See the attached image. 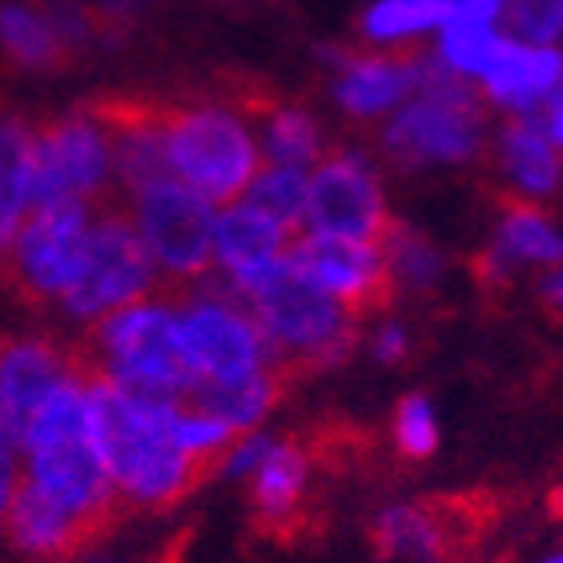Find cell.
Instances as JSON below:
<instances>
[{
	"label": "cell",
	"instance_id": "cell-1",
	"mask_svg": "<svg viewBox=\"0 0 563 563\" xmlns=\"http://www.w3.org/2000/svg\"><path fill=\"white\" fill-rule=\"evenodd\" d=\"M81 375L89 390V411H93L97 451L130 516L133 511H169L222 471V463L177 451V402L133 399L85 358Z\"/></svg>",
	"mask_w": 563,
	"mask_h": 563
},
{
	"label": "cell",
	"instance_id": "cell-2",
	"mask_svg": "<svg viewBox=\"0 0 563 563\" xmlns=\"http://www.w3.org/2000/svg\"><path fill=\"white\" fill-rule=\"evenodd\" d=\"M24 455H29L24 479L45 499L65 507L69 516L93 523L106 536H113L130 519L121 495L113 492L106 463H101V451H97L93 411H89L81 366L36 411L33 431L24 439Z\"/></svg>",
	"mask_w": 563,
	"mask_h": 563
},
{
	"label": "cell",
	"instance_id": "cell-3",
	"mask_svg": "<svg viewBox=\"0 0 563 563\" xmlns=\"http://www.w3.org/2000/svg\"><path fill=\"white\" fill-rule=\"evenodd\" d=\"M238 290L250 298L254 322L271 342L274 363L286 366L294 383L351 358L358 327L342 314V306L322 286H314L302 271H294L286 258Z\"/></svg>",
	"mask_w": 563,
	"mask_h": 563
},
{
	"label": "cell",
	"instance_id": "cell-4",
	"mask_svg": "<svg viewBox=\"0 0 563 563\" xmlns=\"http://www.w3.org/2000/svg\"><path fill=\"white\" fill-rule=\"evenodd\" d=\"M165 157L181 186H189L206 206H238L254 174L262 169V153L246 125L210 101L177 97L165 125Z\"/></svg>",
	"mask_w": 563,
	"mask_h": 563
},
{
	"label": "cell",
	"instance_id": "cell-5",
	"mask_svg": "<svg viewBox=\"0 0 563 563\" xmlns=\"http://www.w3.org/2000/svg\"><path fill=\"white\" fill-rule=\"evenodd\" d=\"M415 93L419 97L383 133V150L399 169H419L427 162H463L479 150L483 101L463 81V73L443 65V57H422Z\"/></svg>",
	"mask_w": 563,
	"mask_h": 563
},
{
	"label": "cell",
	"instance_id": "cell-6",
	"mask_svg": "<svg viewBox=\"0 0 563 563\" xmlns=\"http://www.w3.org/2000/svg\"><path fill=\"white\" fill-rule=\"evenodd\" d=\"M157 282H162V274L141 242L130 201L113 198L89 210L81 271H77L69 290L60 294V306L77 318H101L121 310V306L150 302Z\"/></svg>",
	"mask_w": 563,
	"mask_h": 563
},
{
	"label": "cell",
	"instance_id": "cell-7",
	"mask_svg": "<svg viewBox=\"0 0 563 563\" xmlns=\"http://www.w3.org/2000/svg\"><path fill=\"white\" fill-rule=\"evenodd\" d=\"M85 238H89V206L77 198L24 213L0 266V286L24 310H48L81 271Z\"/></svg>",
	"mask_w": 563,
	"mask_h": 563
},
{
	"label": "cell",
	"instance_id": "cell-8",
	"mask_svg": "<svg viewBox=\"0 0 563 563\" xmlns=\"http://www.w3.org/2000/svg\"><path fill=\"white\" fill-rule=\"evenodd\" d=\"M77 198L89 210L121 198L113 186V153L106 133L73 109L65 118H41L33 125V186L29 210H45L53 201Z\"/></svg>",
	"mask_w": 563,
	"mask_h": 563
},
{
	"label": "cell",
	"instance_id": "cell-9",
	"mask_svg": "<svg viewBox=\"0 0 563 563\" xmlns=\"http://www.w3.org/2000/svg\"><path fill=\"white\" fill-rule=\"evenodd\" d=\"M137 234L165 282L194 286L213 271V213L177 177L153 181L130 198Z\"/></svg>",
	"mask_w": 563,
	"mask_h": 563
},
{
	"label": "cell",
	"instance_id": "cell-10",
	"mask_svg": "<svg viewBox=\"0 0 563 563\" xmlns=\"http://www.w3.org/2000/svg\"><path fill=\"white\" fill-rule=\"evenodd\" d=\"M282 258L290 262L294 271H302L314 286H322L354 327L366 322L371 314H387L399 298V282H395V271H390L383 246H363V242L327 234H302L286 246Z\"/></svg>",
	"mask_w": 563,
	"mask_h": 563
},
{
	"label": "cell",
	"instance_id": "cell-11",
	"mask_svg": "<svg viewBox=\"0 0 563 563\" xmlns=\"http://www.w3.org/2000/svg\"><path fill=\"white\" fill-rule=\"evenodd\" d=\"M306 222L314 225V234L383 246L395 218L383 206L378 181L363 157L330 150L322 153L314 177L306 181Z\"/></svg>",
	"mask_w": 563,
	"mask_h": 563
},
{
	"label": "cell",
	"instance_id": "cell-12",
	"mask_svg": "<svg viewBox=\"0 0 563 563\" xmlns=\"http://www.w3.org/2000/svg\"><path fill=\"white\" fill-rule=\"evenodd\" d=\"M174 322L177 346L186 354L194 383H234V378H246L274 363L266 334L242 310L189 298L186 306L174 310Z\"/></svg>",
	"mask_w": 563,
	"mask_h": 563
},
{
	"label": "cell",
	"instance_id": "cell-13",
	"mask_svg": "<svg viewBox=\"0 0 563 563\" xmlns=\"http://www.w3.org/2000/svg\"><path fill=\"white\" fill-rule=\"evenodd\" d=\"M77 366H81L77 346H65L57 339L0 342V419L16 451H24L36 411L65 378L77 375Z\"/></svg>",
	"mask_w": 563,
	"mask_h": 563
},
{
	"label": "cell",
	"instance_id": "cell-14",
	"mask_svg": "<svg viewBox=\"0 0 563 563\" xmlns=\"http://www.w3.org/2000/svg\"><path fill=\"white\" fill-rule=\"evenodd\" d=\"M0 523H4L9 543L29 563H69L73 555L93 552L97 543L106 540V531H97L93 523H85V519L69 516L65 507L53 504V499H45L24 475L16 483L9 511H4Z\"/></svg>",
	"mask_w": 563,
	"mask_h": 563
},
{
	"label": "cell",
	"instance_id": "cell-15",
	"mask_svg": "<svg viewBox=\"0 0 563 563\" xmlns=\"http://www.w3.org/2000/svg\"><path fill=\"white\" fill-rule=\"evenodd\" d=\"M314 459L302 439H274L262 463L246 475L250 483V516L266 536H286L306 519Z\"/></svg>",
	"mask_w": 563,
	"mask_h": 563
},
{
	"label": "cell",
	"instance_id": "cell-16",
	"mask_svg": "<svg viewBox=\"0 0 563 563\" xmlns=\"http://www.w3.org/2000/svg\"><path fill=\"white\" fill-rule=\"evenodd\" d=\"M375 552L390 563H451L455 555V507L451 504H387L371 519Z\"/></svg>",
	"mask_w": 563,
	"mask_h": 563
},
{
	"label": "cell",
	"instance_id": "cell-17",
	"mask_svg": "<svg viewBox=\"0 0 563 563\" xmlns=\"http://www.w3.org/2000/svg\"><path fill=\"white\" fill-rule=\"evenodd\" d=\"M422 48L399 45L387 53H339L342 77H339V101L354 118H375L383 109H390L399 97L415 89L422 65Z\"/></svg>",
	"mask_w": 563,
	"mask_h": 563
},
{
	"label": "cell",
	"instance_id": "cell-18",
	"mask_svg": "<svg viewBox=\"0 0 563 563\" xmlns=\"http://www.w3.org/2000/svg\"><path fill=\"white\" fill-rule=\"evenodd\" d=\"M487 93L499 106L516 109L519 118L536 109L548 93H555L563 85V53L540 45H519V41H495L492 57L483 60L479 69Z\"/></svg>",
	"mask_w": 563,
	"mask_h": 563
},
{
	"label": "cell",
	"instance_id": "cell-19",
	"mask_svg": "<svg viewBox=\"0 0 563 563\" xmlns=\"http://www.w3.org/2000/svg\"><path fill=\"white\" fill-rule=\"evenodd\" d=\"M294 375L282 363H266L262 371L234 383H194V387L177 399V407L186 411H201L222 419L225 427H234L238 434H250L266 415L282 402V395L290 390Z\"/></svg>",
	"mask_w": 563,
	"mask_h": 563
},
{
	"label": "cell",
	"instance_id": "cell-20",
	"mask_svg": "<svg viewBox=\"0 0 563 563\" xmlns=\"http://www.w3.org/2000/svg\"><path fill=\"white\" fill-rule=\"evenodd\" d=\"M294 238L274 218L250 206H225V213L213 222V262H222L234 286H246L262 271L282 262Z\"/></svg>",
	"mask_w": 563,
	"mask_h": 563
},
{
	"label": "cell",
	"instance_id": "cell-21",
	"mask_svg": "<svg viewBox=\"0 0 563 563\" xmlns=\"http://www.w3.org/2000/svg\"><path fill=\"white\" fill-rule=\"evenodd\" d=\"M0 45L16 69L29 73H60L69 69L73 57L65 53L48 21L41 16V4H9L0 9Z\"/></svg>",
	"mask_w": 563,
	"mask_h": 563
},
{
	"label": "cell",
	"instance_id": "cell-22",
	"mask_svg": "<svg viewBox=\"0 0 563 563\" xmlns=\"http://www.w3.org/2000/svg\"><path fill=\"white\" fill-rule=\"evenodd\" d=\"M499 169L528 194H548L560 181V153L531 118H511L499 133Z\"/></svg>",
	"mask_w": 563,
	"mask_h": 563
},
{
	"label": "cell",
	"instance_id": "cell-23",
	"mask_svg": "<svg viewBox=\"0 0 563 563\" xmlns=\"http://www.w3.org/2000/svg\"><path fill=\"white\" fill-rule=\"evenodd\" d=\"M499 210H504V225H499V242L495 254L504 262H563V238L552 230V222L543 218L536 206H528L516 194H499Z\"/></svg>",
	"mask_w": 563,
	"mask_h": 563
},
{
	"label": "cell",
	"instance_id": "cell-24",
	"mask_svg": "<svg viewBox=\"0 0 563 563\" xmlns=\"http://www.w3.org/2000/svg\"><path fill=\"white\" fill-rule=\"evenodd\" d=\"M33 186V125L0 121V238L12 246V234L29 210Z\"/></svg>",
	"mask_w": 563,
	"mask_h": 563
},
{
	"label": "cell",
	"instance_id": "cell-25",
	"mask_svg": "<svg viewBox=\"0 0 563 563\" xmlns=\"http://www.w3.org/2000/svg\"><path fill=\"white\" fill-rule=\"evenodd\" d=\"M242 206L250 210H262L266 218L286 230L290 238L306 234V174L302 169H290V165H266L254 174V181L242 194Z\"/></svg>",
	"mask_w": 563,
	"mask_h": 563
},
{
	"label": "cell",
	"instance_id": "cell-26",
	"mask_svg": "<svg viewBox=\"0 0 563 563\" xmlns=\"http://www.w3.org/2000/svg\"><path fill=\"white\" fill-rule=\"evenodd\" d=\"M262 125H266V165L302 169V165L322 162V153H327L322 150V133H318L314 118H306L302 109L278 106Z\"/></svg>",
	"mask_w": 563,
	"mask_h": 563
},
{
	"label": "cell",
	"instance_id": "cell-27",
	"mask_svg": "<svg viewBox=\"0 0 563 563\" xmlns=\"http://www.w3.org/2000/svg\"><path fill=\"white\" fill-rule=\"evenodd\" d=\"M455 0H378L375 9H366L363 33L371 41H395L431 29V24L451 21Z\"/></svg>",
	"mask_w": 563,
	"mask_h": 563
},
{
	"label": "cell",
	"instance_id": "cell-28",
	"mask_svg": "<svg viewBox=\"0 0 563 563\" xmlns=\"http://www.w3.org/2000/svg\"><path fill=\"white\" fill-rule=\"evenodd\" d=\"M383 254H387L395 282H411V286H431L439 274H443V254L427 242L422 234L407 230L402 222H390L387 242H383Z\"/></svg>",
	"mask_w": 563,
	"mask_h": 563
},
{
	"label": "cell",
	"instance_id": "cell-29",
	"mask_svg": "<svg viewBox=\"0 0 563 563\" xmlns=\"http://www.w3.org/2000/svg\"><path fill=\"white\" fill-rule=\"evenodd\" d=\"M390 431H395L399 455L411 459V463H422V459H431L434 451H439V422H434L431 399H427V395H407V399L395 407Z\"/></svg>",
	"mask_w": 563,
	"mask_h": 563
},
{
	"label": "cell",
	"instance_id": "cell-30",
	"mask_svg": "<svg viewBox=\"0 0 563 563\" xmlns=\"http://www.w3.org/2000/svg\"><path fill=\"white\" fill-rule=\"evenodd\" d=\"M499 36L492 29H475V24H446L443 33V65H451L455 73H471L479 77L483 60L492 57V48Z\"/></svg>",
	"mask_w": 563,
	"mask_h": 563
},
{
	"label": "cell",
	"instance_id": "cell-31",
	"mask_svg": "<svg viewBox=\"0 0 563 563\" xmlns=\"http://www.w3.org/2000/svg\"><path fill=\"white\" fill-rule=\"evenodd\" d=\"M504 12L531 45H552L563 33V0H504Z\"/></svg>",
	"mask_w": 563,
	"mask_h": 563
},
{
	"label": "cell",
	"instance_id": "cell-32",
	"mask_svg": "<svg viewBox=\"0 0 563 563\" xmlns=\"http://www.w3.org/2000/svg\"><path fill=\"white\" fill-rule=\"evenodd\" d=\"M21 483V471H16V446H12L9 431H4V419H0V519L9 511V499Z\"/></svg>",
	"mask_w": 563,
	"mask_h": 563
},
{
	"label": "cell",
	"instance_id": "cell-33",
	"mask_svg": "<svg viewBox=\"0 0 563 563\" xmlns=\"http://www.w3.org/2000/svg\"><path fill=\"white\" fill-rule=\"evenodd\" d=\"M504 12V0H455L451 21L446 24H475V29H492V21Z\"/></svg>",
	"mask_w": 563,
	"mask_h": 563
},
{
	"label": "cell",
	"instance_id": "cell-34",
	"mask_svg": "<svg viewBox=\"0 0 563 563\" xmlns=\"http://www.w3.org/2000/svg\"><path fill=\"white\" fill-rule=\"evenodd\" d=\"M536 109H540V121H536V130L552 141V145H563V85L555 89V93L543 97Z\"/></svg>",
	"mask_w": 563,
	"mask_h": 563
},
{
	"label": "cell",
	"instance_id": "cell-35",
	"mask_svg": "<svg viewBox=\"0 0 563 563\" xmlns=\"http://www.w3.org/2000/svg\"><path fill=\"white\" fill-rule=\"evenodd\" d=\"M407 351H411V339H407V330L402 327H387L375 342V354L383 358V363H402Z\"/></svg>",
	"mask_w": 563,
	"mask_h": 563
},
{
	"label": "cell",
	"instance_id": "cell-36",
	"mask_svg": "<svg viewBox=\"0 0 563 563\" xmlns=\"http://www.w3.org/2000/svg\"><path fill=\"white\" fill-rule=\"evenodd\" d=\"M141 0H101V12L106 16H113V21H133V9H137Z\"/></svg>",
	"mask_w": 563,
	"mask_h": 563
},
{
	"label": "cell",
	"instance_id": "cell-37",
	"mask_svg": "<svg viewBox=\"0 0 563 563\" xmlns=\"http://www.w3.org/2000/svg\"><path fill=\"white\" fill-rule=\"evenodd\" d=\"M543 306L548 310H563V274H552L543 282Z\"/></svg>",
	"mask_w": 563,
	"mask_h": 563
},
{
	"label": "cell",
	"instance_id": "cell-38",
	"mask_svg": "<svg viewBox=\"0 0 563 563\" xmlns=\"http://www.w3.org/2000/svg\"><path fill=\"white\" fill-rule=\"evenodd\" d=\"M548 507H552V516H555V519H563V483L555 487L552 495H548Z\"/></svg>",
	"mask_w": 563,
	"mask_h": 563
},
{
	"label": "cell",
	"instance_id": "cell-39",
	"mask_svg": "<svg viewBox=\"0 0 563 563\" xmlns=\"http://www.w3.org/2000/svg\"><path fill=\"white\" fill-rule=\"evenodd\" d=\"M531 563H563V543L560 548H552V552H543V555H536Z\"/></svg>",
	"mask_w": 563,
	"mask_h": 563
},
{
	"label": "cell",
	"instance_id": "cell-40",
	"mask_svg": "<svg viewBox=\"0 0 563 563\" xmlns=\"http://www.w3.org/2000/svg\"><path fill=\"white\" fill-rule=\"evenodd\" d=\"M4 254H9V242H4V238H0V266H4Z\"/></svg>",
	"mask_w": 563,
	"mask_h": 563
},
{
	"label": "cell",
	"instance_id": "cell-41",
	"mask_svg": "<svg viewBox=\"0 0 563 563\" xmlns=\"http://www.w3.org/2000/svg\"><path fill=\"white\" fill-rule=\"evenodd\" d=\"M97 563H101V560H97Z\"/></svg>",
	"mask_w": 563,
	"mask_h": 563
}]
</instances>
